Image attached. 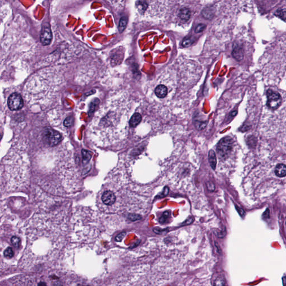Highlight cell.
Here are the masks:
<instances>
[{"instance_id": "obj_1", "label": "cell", "mask_w": 286, "mask_h": 286, "mask_svg": "<svg viewBox=\"0 0 286 286\" xmlns=\"http://www.w3.org/2000/svg\"><path fill=\"white\" fill-rule=\"evenodd\" d=\"M43 139L45 143L51 147L58 145L61 141V134L50 127L45 129L43 133Z\"/></svg>"}, {"instance_id": "obj_2", "label": "cell", "mask_w": 286, "mask_h": 286, "mask_svg": "<svg viewBox=\"0 0 286 286\" xmlns=\"http://www.w3.org/2000/svg\"><path fill=\"white\" fill-rule=\"evenodd\" d=\"M232 139L229 136H226L218 143L217 152L221 157H225L232 150Z\"/></svg>"}, {"instance_id": "obj_3", "label": "cell", "mask_w": 286, "mask_h": 286, "mask_svg": "<svg viewBox=\"0 0 286 286\" xmlns=\"http://www.w3.org/2000/svg\"><path fill=\"white\" fill-rule=\"evenodd\" d=\"M267 106L270 109L276 110L282 104V97L278 92L273 91L271 89L267 91Z\"/></svg>"}, {"instance_id": "obj_4", "label": "cell", "mask_w": 286, "mask_h": 286, "mask_svg": "<svg viewBox=\"0 0 286 286\" xmlns=\"http://www.w3.org/2000/svg\"><path fill=\"white\" fill-rule=\"evenodd\" d=\"M7 104L9 108L11 111H17L23 108L24 102L22 97L20 94L14 93L9 97Z\"/></svg>"}, {"instance_id": "obj_5", "label": "cell", "mask_w": 286, "mask_h": 286, "mask_svg": "<svg viewBox=\"0 0 286 286\" xmlns=\"http://www.w3.org/2000/svg\"><path fill=\"white\" fill-rule=\"evenodd\" d=\"M116 199V194L113 190H105L102 192L101 196V203L107 208L112 206L115 204Z\"/></svg>"}, {"instance_id": "obj_6", "label": "cell", "mask_w": 286, "mask_h": 286, "mask_svg": "<svg viewBox=\"0 0 286 286\" xmlns=\"http://www.w3.org/2000/svg\"><path fill=\"white\" fill-rule=\"evenodd\" d=\"M52 39L51 28L49 26H44L42 28L40 34V41L44 45H47L51 43Z\"/></svg>"}, {"instance_id": "obj_7", "label": "cell", "mask_w": 286, "mask_h": 286, "mask_svg": "<svg viewBox=\"0 0 286 286\" xmlns=\"http://www.w3.org/2000/svg\"><path fill=\"white\" fill-rule=\"evenodd\" d=\"M155 93L158 97L160 99L164 98L168 93V89L167 87L164 85H158L155 89Z\"/></svg>"}, {"instance_id": "obj_8", "label": "cell", "mask_w": 286, "mask_h": 286, "mask_svg": "<svg viewBox=\"0 0 286 286\" xmlns=\"http://www.w3.org/2000/svg\"><path fill=\"white\" fill-rule=\"evenodd\" d=\"M191 16V11L186 7L181 9L179 11V17L181 18L182 20L187 21L188 20H190Z\"/></svg>"}, {"instance_id": "obj_9", "label": "cell", "mask_w": 286, "mask_h": 286, "mask_svg": "<svg viewBox=\"0 0 286 286\" xmlns=\"http://www.w3.org/2000/svg\"><path fill=\"white\" fill-rule=\"evenodd\" d=\"M274 173L277 177H284L286 175V167L283 164H279L277 166Z\"/></svg>"}, {"instance_id": "obj_10", "label": "cell", "mask_w": 286, "mask_h": 286, "mask_svg": "<svg viewBox=\"0 0 286 286\" xmlns=\"http://www.w3.org/2000/svg\"><path fill=\"white\" fill-rule=\"evenodd\" d=\"M141 120V116L139 113H135L130 120L129 124L131 127H135Z\"/></svg>"}, {"instance_id": "obj_11", "label": "cell", "mask_w": 286, "mask_h": 286, "mask_svg": "<svg viewBox=\"0 0 286 286\" xmlns=\"http://www.w3.org/2000/svg\"><path fill=\"white\" fill-rule=\"evenodd\" d=\"M208 160L210 162V164L211 166V168L214 170L216 166V163H217V159H216V156L214 150H210L208 153Z\"/></svg>"}, {"instance_id": "obj_12", "label": "cell", "mask_w": 286, "mask_h": 286, "mask_svg": "<svg viewBox=\"0 0 286 286\" xmlns=\"http://www.w3.org/2000/svg\"><path fill=\"white\" fill-rule=\"evenodd\" d=\"M232 54L233 57L238 61H240L242 60L243 58V51H242V49L240 47H239L236 46L235 48H234L233 51L232 53Z\"/></svg>"}, {"instance_id": "obj_13", "label": "cell", "mask_w": 286, "mask_h": 286, "mask_svg": "<svg viewBox=\"0 0 286 286\" xmlns=\"http://www.w3.org/2000/svg\"><path fill=\"white\" fill-rule=\"evenodd\" d=\"M202 14L205 18L210 19L214 16L213 9H212L211 7H206L202 11Z\"/></svg>"}, {"instance_id": "obj_14", "label": "cell", "mask_w": 286, "mask_h": 286, "mask_svg": "<svg viewBox=\"0 0 286 286\" xmlns=\"http://www.w3.org/2000/svg\"><path fill=\"white\" fill-rule=\"evenodd\" d=\"M194 43V39L191 37H186L184 38L182 42V45L183 47L187 48L190 46H191Z\"/></svg>"}, {"instance_id": "obj_15", "label": "cell", "mask_w": 286, "mask_h": 286, "mask_svg": "<svg viewBox=\"0 0 286 286\" xmlns=\"http://www.w3.org/2000/svg\"><path fill=\"white\" fill-rule=\"evenodd\" d=\"M127 20L126 17H122L120 19L119 26V30L120 31V32L121 33L125 30V29L126 28V25H127Z\"/></svg>"}, {"instance_id": "obj_16", "label": "cell", "mask_w": 286, "mask_h": 286, "mask_svg": "<svg viewBox=\"0 0 286 286\" xmlns=\"http://www.w3.org/2000/svg\"><path fill=\"white\" fill-rule=\"evenodd\" d=\"M274 15L276 16L280 17L283 20L285 21L286 20V10L285 9H279L276 11Z\"/></svg>"}, {"instance_id": "obj_17", "label": "cell", "mask_w": 286, "mask_h": 286, "mask_svg": "<svg viewBox=\"0 0 286 286\" xmlns=\"http://www.w3.org/2000/svg\"><path fill=\"white\" fill-rule=\"evenodd\" d=\"M214 286H225V279L222 277H218L214 280Z\"/></svg>"}, {"instance_id": "obj_18", "label": "cell", "mask_w": 286, "mask_h": 286, "mask_svg": "<svg viewBox=\"0 0 286 286\" xmlns=\"http://www.w3.org/2000/svg\"><path fill=\"white\" fill-rule=\"evenodd\" d=\"M11 241L12 244L14 245L15 248H17L19 246L21 242L20 239L19 238H18L17 236H13L11 239Z\"/></svg>"}, {"instance_id": "obj_19", "label": "cell", "mask_w": 286, "mask_h": 286, "mask_svg": "<svg viewBox=\"0 0 286 286\" xmlns=\"http://www.w3.org/2000/svg\"><path fill=\"white\" fill-rule=\"evenodd\" d=\"M4 256L5 257L8 258H11L14 256V253L12 251V249L10 247L7 248L4 252Z\"/></svg>"}, {"instance_id": "obj_20", "label": "cell", "mask_w": 286, "mask_h": 286, "mask_svg": "<svg viewBox=\"0 0 286 286\" xmlns=\"http://www.w3.org/2000/svg\"><path fill=\"white\" fill-rule=\"evenodd\" d=\"M206 124L207 123L206 122H202V121H196L194 123L196 127L200 130L204 129L206 126Z\"/></svg>"}, {"instance_id": "obj_21", "label": "cell", "mask_w": 286, "mask_h": 286, "mask_svg": "<svg viewBox=\"0 0 286 286\" xmlns=\"http://www.w3.org/2000/svg\"><path fill=\"white\" fill-rule=\"evenodd\" d=\"M206 26L204 24H198L195 28L194 31H195L196 33H201L202 31L204 30V29H206Z\"/></svg>"}, {"instance_id": "obj_22", "label": "cell", "mask_w": 286, "mask_h": 286, "mask_svg": "<svg viewBox=\"0 0 286 286\" xmlns=\"http://www.w3.org/2000/svg\"><path fill=\"white\" fill-rule=\"evenodd\" d=\"M72 122H73V119L71 117H68L65 119L64 124L65 126L69 127L71 125Z\"/></svg>"}, {"instance_id": "obj_23", "label": "cell", "mask_w": 286, "mask_h": 286, "mask_svg": "<svg viewBox=\"0 0 286 286\" xmlns=\"http://www.w3.org/2000/svg\"><path fill=\"white\" fill-rule=\"evenodd\" d=\"M168 216H169V213L168 212H165L163 214V216L160 218V220H159L160 222H161V223L165 222L166 221V219L168 218Z\"/></svg>"}, {"instance_id": "obj_24", "label": "cell", "mask_w": 286, "mask_h": 286, "mask_svg": "<svg viewBox=\"0 0 286 286\" xmlns=\"http://www.w3.org/2000/svg\"><path fill=\"white\" fill-rule=\"evenodd\" d=\"M207 187L208 189L210 191H214V185L213 183L211 182H208L207 183Z\"/></svg>"}, {"instance_id": "obj_25", "label": "cell", "mask_w": 286, "mask_h": 286, "mask_svg": "<svg viewBox=\"0 0 286 286\" xmlns=\"http://www.w3.org/2000/svg\"><path fill=\"white\" fill-rule=\"evenodd\" d=\"M124 235H125V233H124V234L123 233V234H121L118 235V236L116 237V240L118 241V242H121V241L122 240V239H123V237H124Z\"/></svg>"}, {"instance_id": "obj_26", "label": "cell", "mask_w": 286, "mask_h": 286, "mask_svg": "<svg viewBox=\"0 0 286 286\" xmlns=\"http://www.w3.org/2000/svg\"><path fill=\"white\" fill-rule=\"evenodd\" d=\"M193 220H194V218H188V220H186L184 223H183V225H188V224H191V223L193 222Z\"/></svg>"}, {"instance_id": "obj_27", "label": "cell", "mask_w": 286, "mask_h": 286, "mask_svg": "<svg viewBox=\"0 0 286 286\" xmlns=\"http://www.w3.org/2000/svg\"><path fill=\"white\" fill-rule=\"evenodd\" d=\"M236 210H237L238 211V212L239 213V214H240L241 216H244V215L245 214V212H244V211H243L242 209L240 208H240H238V206H236Z\"/></svg>"}, {"instance_id": "obj_28", "label": "cell", "mask_w": 286, "mask_h": 286, "mask_svg": "<svg viewBox=\"0 0 286 286\" xmlns=\"http://www.w3.org/2000/svg\"><path fill=\"white\" fill-rule=\"evenodd\" d=\"M37 286H47V284H46V283H45V282H44L40 281L38 283Z\"/></svg>"}, {"instance_id": "obj_29", "label": "cell", "mask_w": 286, "mask_h": 286, "mask_svg": "<svg viewBox=\"0 0 286 286\" xmlns=\"http://www.w3.org/2000/svg\"><path fill=\"white\" fill-rule=\"evenodd\" d=\"M84 286V285H81V284H79L78 286Z\"/></svg>"}, {"instance_id": "obj_30", "label": "cell", "mask_w": 286, "mask_h": 286, "mask_svg": "<svg viewBox=\"0 0 286 286\" xmlns=\"http://www.w3.org/2000/svg\"><path fill=\"white\" fill-rule=\"evenodd\" d=\"M1 138H2V136H1V134H0V140H1Z\"/></svg>"}]
</instances>
